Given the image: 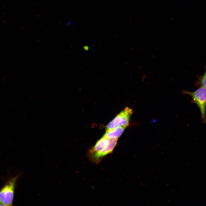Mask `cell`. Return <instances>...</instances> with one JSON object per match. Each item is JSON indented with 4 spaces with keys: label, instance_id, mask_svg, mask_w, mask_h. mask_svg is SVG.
Returning <instances> with one entry per match:
<instances>
[{
    "label": "cell",
    "instance_id": "4",
    "mask_svg": "<svg viewBox=\"0 0 206 206\" xmlns=\"http://www.w3.org/2000/svg\"><path fill=\"white\" fill-rule=\"evenodd\" d=\"M108 138L109 143L105 149L89 157L92 161L96 163L98 162L101 158L112 151L116 144L118 138Z\"/></svg>",
    "mask_w": 206,
    "mask_h": 206
},
{
    "label": "cell",
    "instance_id": "1",
    "mask_svg": "<svg viewBox=\"0 0 206 206\" xmlns=\"http://www.w3.org/2000/svg\"><path fill=\"white\" fill-rule=\"evenodd\" d=\"M184 94L190 95L192 98V102L196 104L198 106L201 115V122L206 124L205 108L206 107V88L201 86L193 92L183 90Z\"/></svg>",
    "mask_w": 206,
    "mask_h": 206
},
{
    "label": "cell",
    "instance_id": "2",
    "mask_svg": "<svg viewBox=\"0 0 206 206\" xmlns=\"http://www.w3.org/2000/svg\"><path fill=\"white\" fill-rule=\"evenodd\" d=\"M18 176L8 181L0 190V205L11 206Z\"/></svg>",
    "mask_w": 206,
    "mask_h": 206
},
{
    "label": "cell",
    "instance_id": "5",
    "mask_svg": "<svg viewBox=\"0 0 206 206\" xmlns=\"http://www.w3.org/2000/svg\"><path fill=\"white\" fill-rule=\"evenodd\" d=\"M108 143V138L103 136L97 142L94 146L89 150L88 153L89 157L101 151L107 146Z\"/></svg>",
    "mask_w": 206,
    "mask_h": 206
},
{
    "label": "cell",
    "instance_id": "3",
    "mask_svg": "<svg viewBox=\"0 0 206 206\" xmlns=\"http://www.w3.org/2000/svg\"><path fill=\"white\" fill-rule=\"evenodd\" d=\"M132 112L131 109L128 107L125 108L106 126V132L120 127H126Z\"/></svg>",
    "mask_w": 206,
    "mask_h": 206
},
{
    "label": "cell",
    "instance_id": "8",
    "mask_svg": "<svg viewBox=\"0 0 206 206\" xmlns=\"http://www.w3.org/2000/svg\"><path fill=\"white\" fill-rule=\"evenodd\" d=\"M72 23V22L71 21H68L67 23V25H70Z\"/></svg>",
    "mask_w": 206,
    "mask_h": 206
},
{
    "label": "cell",
    "instance_id": "6",
    "mask_svg": "<svg viewBox=\"0 0 206 206\" xmlns=\"http://www.w3.org/2000/svg\"><path fill=\"white\" fill-rule=\"evenodd\" d=\"M126 128L124 126L120 127L106 132L103 136L107 138H118L122 134Z\"/></svg>",
    "mask_w": 206,
    "mask_h": 206
},
{
    "label": "cell",
    "instance_id": "7",
    "mask_svg": "<svg viewBox=\"0 0 206 206\" xmlns=\"http://www.w3.org/2000/svg\"><path fill=\"white\" fill-rule=\"evenodd\" d=\"M199 83L201 86L206 88V64L205 72L204 75L200 78Z\"/></svg>",
    "mask_w": 206,
    "mask_h": 206
}]
</instances>
